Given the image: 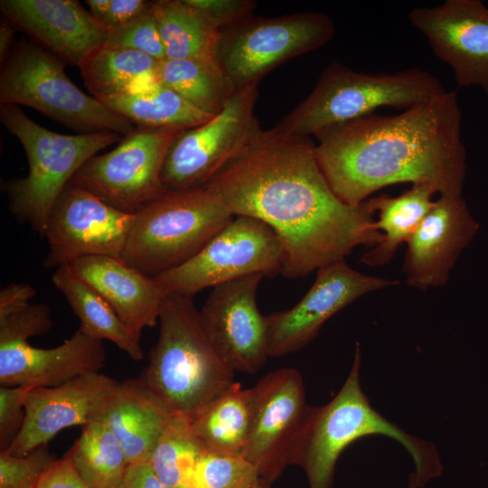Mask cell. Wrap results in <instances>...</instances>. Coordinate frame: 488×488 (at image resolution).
Masks as SVG:
<instances>
[{
    "label": "cell",
    "instance_id": "6da1fadb",
    "mask_svg": "<svg viewBox=\"0 0 488 488\" xmlns=\"http://www.w3.org/2000/svg\"><path fill=\"white\" fill-rule=\"evenodd\" d=\"M310 137L262 127L204 186L234 216L269 225L285 249L281 275L305 277L344 260L355 248H372L381 233L373 227L368 200L343 202L332 190Z\"/></svg>",
    "mask_w": 488,
    "mask_h": 488
},
{
    "label": "cell",
    "instance_id": "7a4b0ae2",
    "mask_svg": "<svg viewBox=\"0 0 488 488\" xmlns=\"http://www.w3.org/2000/svg\"><path fill=\"white\" fill-rule=\"evenodd\" d=\"M455 91L381 116L371 114L328 127L314 152L333 192L359 206L396 183H426L440 196H462L466 151Z\"/></svg>",
    "mask_w": 488,
    "mask_h": 488
},
{
    "label": "cell",
    "instance_id": "3957f363",
    "mask_svg": "<svg viewBox=\"0 0 488 488\" xmlns=\"http://www.w3.org/2000/svg\"><path fill=\"white\" fill-rule=\"evenodd\" d=\"M361 362L357 343L351 371L338 393L326 405L311 407L296 441L290 465L304 470L309 488H332L342 453L361 437L381 435L406 448L415 465V483L422 488L443 473L438 452L433 443L408 434L371 407L361 387Z\"/></svg>",
    "mask_w": 488,
    "mask_h": 488
},
{
    "label": "cell",
    "instance_id": "277c9868",
    "mask_svg": "<svg viewBox=\"0 0 488 488\" xmlns=\"http://www.w3.org/2000/svg\"><path fill=\"white\" fill-rule=\"evenodd\" d=\"M158 322L139 380L171 416L191 418L234 382L235 371L210 340L192 296H167Z\"/></svg>",
    "mask_w": 488,
    "mask_h": 488
},
{
    "label": "cell",
    "instance_id": "5b68a950",
    "mask_svg": "<svg viewBox=\"0 0 488 488\" xmlns=\"http://www.w3.org/2000/svg\"><path fill=\"white\" fill-rule=\"evenodd\" d=\"M445 91L435 75L420 68L368 74L332 62L312 92L273 129L285 136L310 137L380 108L407 109Z\"/></svg>",
    "mask_w": 488,
    "mask_h": 488
},
{
    "label": "cell",
    "instance_id": "8992f818",
    "mask_svg": "<svg viewBox=\"0 0 488 488\" xmlns=\"http://www.w3.org/2000/svg\"><path fill=\"white\" fill-rule=\"evenodd\" d=\"M0 121L22 144L29 172L5 186L14 217L44 237L49 214L77 171L97 153L121 140L100 131L63 135L33 121L18 106L0 104Z\"/></svg>",
    "mask_w": 488,
    "mask_h": 488
},
{
    "label": "cell",
    "instance_id": "52a82bcc",
    "mask_svg": "<svg viewBox=\"0 0 488 488\" xmlns=\"http://www.w3.org/2000/svg\"><path fill=\"white\" fill-rule=\"evenodd\" d=\"M234 217L205 186L165 192L136 214L121 259L155 277L193 258Z\"/></svg>",
    "mask_w": 488,
    "mask_h": 488
},
{
    "label": "cell",
    "instance_id": "ba28073f",
    "mask_svg": "<svg viewBox=\"0 0 488 488\" xmlns=\"http://www.w3.org/2000/svg\"><path fill=\"white\" fill-rule=\"evenodd\" d=\"M65 63L32 40L20 39L1 63L0 104L23 105L79 131L129 134L134 125L67 76Z\"/></svg>",
    "mask_w": 488,
    "mask_h": 488
},
{
    "label": "cell",
    "instance_id": "9c48e42d",
    "mask_svg": "<svg viewBox=\"0 0 488 488\" xmlns=\"http://www.w3.org/2000/svg\"><path fill=\"white\" fill-rule=\"evenodd\" d=\"M334 34L333 19L317 11L250 15L221 31L215 57L239 90L258 85L281 63L324 47Z\"/></svg>",
    "mask_w": 488,
    "mask_h": 488
},
{
    "label": "cell",
    "instance_id": "30bf717a",
    "mask_svg": "<svg viewBox=\"0 0 488 488\" xmlns=\"http://www.w3.org/2000/svg\"><path fill=\"white\" fill-rule=\"evenodd\" d=\"M285 249L264 221L239 215L193 258L155 278L169 295L192 296L206 287L252 274H281Z\"/></svg>",
    "mask_w": 488,
    "mask_h": 488
},
{
    "label": "cell",
    "instance_id": "8fae6325",
    "mask_svg": "<svg viewBox=\"0 0 488 488\" xmlns=\"http://www.w3.org/2000/svg\"><path fill=\"white\" fill-rule=\"evenodd\" d=\"M183 131L137 126L114 149L88 160L70 183L117 210L136 214L166 192L161 179L164 161Z\"/></svg>",
    "mask_w": 488,
    "mask_h": 488
},
{
    "label": "cell",
    "instance_id": "7c38bea8",
    "mask_svg": "<svg viewBox=\"0 0 488 488\" xmlns=\"http://www.w3.org/2000/svg\"><path fill=\"white\" fill-rule=\"evenodd\" d=\"M258 85L236 91L223 110L183 131L165 155L161 179L166 192L204 186L261 128L255 117Z\"/></svg>",
    "mask_w": 488,
    "mask_h": 488
},
{
    "label": "cell",
    "instance_id": "4fadbf2b",
    "mask_svg": "<svg viewBox=\"0 0 488 488\" xmlns=\"http://www.w3.org/2000/svg\"><path fill=\"white\" fill-rule=\"evenodd\" d=\"M251 389L252 418L243 457L260 478L273 483L290 465L311 406L306 402L303 377L293 367L269 371Z\"/></svg>",
    "mask_w": 488,
    "mask_h": 488
},
{
    "label": "cell",
    "instance_id": "5bb4252c",
    "mask_svg": "<svg viewBox=\"0 0 488 488\" xmlns=\"http://www.w3.org/2000/svg\"><path fill=\"white\" fill-rule=\"evenodd\" d=\"M135 220L136 214L69 183L47 220L44 237L49 253L43 266L58 268L92 256L121 258Z\"/></svg>",
    "mask_w": 488,
    "mask_h": 488
},
{
    "label": "cell",
    "instance_id": "9a60e30c",
    "mask_svg": "<svg viewBox=\"0 0 488 488\" xmlns=\"http://www.w3.org/2000/svg\"><path fill=\"white\" fill-rule=\"evenodd\" d=\"M399 283L362 274L344 260L318 269L314 284L294 307L266 315L269 357H282L301 350L337 312L369 293Z\"/></svg>",
    "mask_w": 488,
    "mask_h": 488
},
{
    "label": "cell",
    "instance_id": "2e32d148",
    "mask_svg": "<svg viewBox=\"0 0 488 488\" xmlns=\"http://www.w3.org/2000/svg\"><path fill=\"white\" fill-rule=\"evenodd\" d=\"M264 277L252 274L212 287L199 310L210 340L235 372L254 374L269 358L267 318L256 297Z\"/></svg>",
    "mask_w": 488,
    "mask_h": 488
},
{
    "label": "cell",
    "instance_id": "e0dca14e",
    "mask_svg": "<svg viewBox=\"0 0 488 488\" xmlns=\"http://www.w3.org/2000/svg\"><path fill=\"white\" fill-rule=\"evenodd\" d=\"M410 24L446 63L458 87H479L488 95V7L480 0H446L409 11Z\"/></svg>",
    "mask_w": 488,
    "mask_h": 488
},
{
    "label": "cell",
    "instance_id": "ac0fdd59",
    "mask_svg": "<svg viewBox=\"0 0 488 488\" xmlns=\"http://www.w3.org/2000/svg\"><path fill=\"white\" fill-rule=\"evenodd\" d=\"M120 381L100 372L88 373L61 385L35 388L25 398V419L9 447L22 456L47 444L61 430L98 421Z\"/></svg>",
    "mask_w": 488,
    "mask_h": 488
},
{
    "label": "cell",
    "instance_id": "d6986e66",
    "mask_svg": "<svg viewBox=\"0 0 488 488\" xmlns=\"http://www.w3.org/2000/svg\"><path fill=\"white\" fill-rule=\"evenodd\" d=\"M478 230L463 196H440L407 242V284L422 291L444 286Z\"/></svg>",
    "mask_w": 488,
    "mask_h": 488
},
{
    "label": "cell",
    "instance_id": "ffe728a7",
    "mask_svg": "<svg viewBox=\"0 0 488 488\" xmlns=\"http://www.w3.org/2000/svg\"><path fill=\"white\" fill-rule=\"evenodd\" d=\"M0 11L30 40L79 68L105 42L104 27L76 0H1Z\"/></svg>",
    "mask_w": 488,
    "mask_h": 488
},
{
    "label": "cell",
    "instance_id": "44dd1931",
    "mask_svg": "<svg viewBox=\"0 0 488 488\" xmlns=\"http://www.w3.org/2000/svg\"><path fill=\"white\" fill-rule=\"evenodd\" d=\"M107 361L102 341L80 328L54 348L28 342L0 346V385L25 389L61 385L88 373L100 372Z\"/></svg>",
    "mask_w": 488,
    "mask_h": 488
},
{
    "label": "cell",
    "instance_id": "7402d4cb",
    "mask_svg": "<svg viewBox=\"0 0 488 488\" xmlns=\"http://www.w3.org/2000/svg\"><path fill=\"white\" fill-rule=\"evenodd\" d=\"M69 266L103 296L138 340L145 328L159 321L168 294L155 277L121 258L105 256L81 258Z\"/></svg>",
    "mask_w": 488,
    "mask_h": 488
},
{
    "label": "cell",
    "instance_id": "603a6c76",
    "mask_svg": "<svg viewBox=\"0 0 488 488\" xmlns=\"http://www.w3.org/2000/svg\"><path fill=\"white\" fill-rule=\"evenodd\" d=\"M171 417L136 378L119 382L98 421L114 432L132 465L149 462Z\"/></svg>",
    "mask_w": 488,
    "mask_h": 488
},
{
    "label": "cell",
    "instance_id": "cb8c5ba5",
    "mask_svg": "<svg viewBox=\"0 0 488 488\" xmlns=\"http://www.w3.org/2000/svg\"><path fill=\"white\" fill-rule=\"evenodd\" d=\"M252 389L234 381L189 418L207 453L243 456L251 424Z\"/></svg>",
    "mask_w": 488,
    "mask_h": 488
},
{
    "label": "cell",
    "instance_id": "d4e9b609",
    "mask_svg": "<svg viewBox=\"0 0 488 488\" xmlns=\"http://www.w3.org/2000/svg\"><path fill=\"white\" fill-rule=\"evenodd\" d=\"M435 193L436 190L428 184L414 183L398 196L380 194L367 199L374 213H378L373 227L381 238L361 255V262L369 267L389 263L433 208Z\"/></svg>",
    "mask_w": 488,
    "mask_h": 488
},
{
    "label": "cell",
    "instance_id": "484cf974",
    "mask_svg": "<svg viewBox=\"0 0 488 488\" xmlns=\"http://www.w3.org/2000/svg\"><path fill=\"white\" fill-rule=\"evenodd\" d=\"M159 64L144 52L104 42L80 69L86 88L101 101L159 81Z\"/></svg>",
    "mask_w": 488,
    "mask_h": 488
},
{
    "label": "cell",
    "instance_id": "4316f807",
    "mask_svg": "<svg viewBox=\"0 0 488 488\" xmlns=\"http://www.w3.org/2000/svg\"><path fill=\"white\" fill-rule=\"evenodd\" d=\"M52 281L80 319V330L94 339L113 343L134 361L144 359L140 340L103 296L76 275L69 265L56 268Z\"/></svg>",
    "mask_w": 488,
    "mask_h": 488
},
{
    "label": "cell",
    "instance_id": "83f0119b",
    "mask_svg": "<svg viewBox=\"0 0 488 488\" xmlns=\"http://www.w3.org/2000/svg\"><path fill=\"white\" fill-rule=\"evenodd\" d=\"M100 102L141 127L186 130L214 117L196 108L161 81Z\"/></svg>",
    "mask_w": 488,
    "mask_h": 488
},
{
    "label": "cell",
    "instance_id": "f1b7e54d",
    "mask_svg": "<svg viewBox=\"0 0 488 488\" xmlns=\"http://www.w3.org/2000/svg\"><path fill=\"white\" fill-rule=\"evenodd\" d=\"M158 80L196 108L215 116L236 93V89L215 57L164 60Z\"/></svg>",
    "mask_w": 488,
    "mask_h": 488
},
{
    "label": "cell",
    "instance_id": "f546056e",
    "mask_svg": "<svg viewBox=\"0 0 488 488\" xmlns=\"http://www.w3.org/2000/svg\"><path fill=\"white\" fill-rule=\"evenodd\" d=\"M153 9L166 59L215 57L221 32L187 0L153 1Z\"/></svg>",
    "mask_w": 488,
    "mask_h": 488
},
{
    "label": "cell",
    "instance_id": "4dcf8cb0",
    "mask_svg": "<svg viewBox=\"0 0 488 488\" xmlns=\"http://www.w3.org/2000/svg\"><path fill=\"white\" fill-rule=\"evenodd\" d=\"M68 454L89 488H117L128 467L120 441L102 421L83 426Z\"/></svg>",
    "mask_w": 488,
    "mask_h": 488
},
{
    "label": "cell",
    "instance_id": "1f68e13d",
    "mask_svg": "<svg viewBox=\"0 0 488 488\" xmlns=\"http://www.w3.org/2000/svg\"><path fill=\"white\" fill-rule=\"evenodd\" d=\"M204 452L189 418L172 416L148 464L167 488H191L195 465Z\"/></svg>",
    "mask_w": 488,
    "mask_h": 488
},
{
    "label": "cell",
    "instance_id": "d6a6232c",
    "mask_svg": "<svg viewBox=\"0 0 488 488\" xmlns=\"http://www.w3.org/2000/svg\"><path fill=\"white\" fill-rule=\"evenodd\" d=\"M259 478L246 458L204 452L199 458L191 488H248Z\"/></svg>",
    "mask_w": 488,
    "mask_h": 488
},
{
    "label": "cell",
    "instance_id": "836d02e7",
    "mask_svg": "<svg viewBox=\"0 0 488 488\" xmlns=\"http://www.w3.org/2000/svg\"><path fill=\"white\" fill-rule=\"evenodd\" d=\"M105 42L144 52L160 61L166 59L153 2L147 11L129 23L106 30Z\"/></svg>",
    "mask_w": 488,
    "mask_h": 488
},
{
    "label": "cell",
    "instance_id": "e575fe53",
    "mask_svg": "<svg viewBox=\"0 0 488 488\" xmlns=\"http://www.w3.org/2000/svg\"><path fill=\"white\" fill-rule=\"evenodd\" d=\"M52 325L50 308L44 304L28 303L0 313V346L27 342L48 333Z\"/></svg>",
    "mask_w": 488,
    "mask_h": 488
},
{
    "label": "cell",
    "instance_id": "d590c367",
    "mask_svg": "<svg viewBox=\"0 0 488 488\" xmlns=\"http://www.w3.org/2000/svg\"><path fill=\"white\" fill-rule=\"evenodd\" d=\"M56 460L47 446H42L25 455L0 452V488H34L38 481Z\"/></svg>",
    "mask_w": 488,
    "mask_h": 488
},
{
    "label": "cell",
    "instance_id": "8d00e7d4",
    "mask_svg": "<svg viewBox=\"0 0 488 488\" xmlns=\"http://www.w3.org/2000/svg\"><path fill=\"white\" fill-rule=\"evenodd\" d=\"M29 389L0 387V450H6L21 431L25 419Z\"/></svg>",
    "mask_w": 488,
    "mask_h": 488
},
{
    "label": "cell",
    "instance_id": "74e56055",
    "mask_svg": "<svg viewBox=\"0 0 488 488\" xmlns=\"http://www.w3.org/2000/svg\"><path fill=\"white\" fill-rule=\"evenodd\" d=\"M145 0H87L92 16L108 29L120 27L136 18L152 6Z\"/></svg>",
    "mask_w": 488,
    "mask_h": 488
},
{
    "label": "cell",
    "instance_id": "f35d334b",
    "mask_svg": "<svg viewBox=\"0 0 488 488\" xmlns=\"http://www.w3.org/2000/svg\"><path fill=\"white\" fill-rule=\"evenodd\" d=\"M200 10L221 32L252 15L257 2L252 0H187Z\"/></svg>",
    "mask_w": 488,
    "mask_h": 488
},
{
    "label": "cell",
    "instance_id": "ab89813d",
    "mask_svg": "<svg viewBox=\"0 0 488 488\" xmlns=\"http://www.w3.org/2000/svg\"><path fill=\"white\" fill-rule=\"evenodd\" d=\"M34 488H89L76 471L67 453L54 460Z\"/></svg>",
    "mask_w": 488,
    "mask_h": 488
},
{
    "label": "cell",
    "instance_id": "60d3db41",
    "mask_svg": "<svg viewBox=\"0 0 488 488\" xmlns=\"http://www.w3.org/2000/svg\"><path fill=\"white\" fill-rule=\"evenodd\" d=\"M117 488H167L148 463L128 465Z\"/></svg>",
    "mask_w": 488,
    "mask_h": 488
},
{
    "label": "cell",
    "instance_id": "b9f144b4",
    "mask_svg": "<svg viewBox=\"0 0 488 488\" xmlns=\"http://www.w3.org/2000/svg\"><path fill=\"white\" fill-rule=\"evenodd\" d=\"M36 290L27 283H12L0 292V313H6L30 303Z\"/></svg>",
    "mask_w": 488,
    "mask_h": 488
},
{
    "label": "cell",
    "instance_id": "7bdbcfd3",
    "mask_svg": "<svg viewBox=\"0 0 488 488\" xmlns=\"http://www.w3.org/2000/svg\"><path fill=\"white\" fill-rule=\"evenodd\" d=\"M16 28L5 17L0 22V61L3 63L14 47Z\"/></svg>",
    "mask_w": 488,
    "mask_h": 488
},
{
    "label": "cell",
    "instance_id": "ee69618b",
    "mask_svg": "<svg viewBox=\"0 0 488 488\" xmlns=\"http://www.w3.org/2000/svg\"><path fill=\"white\" fill-rule=\"evenodd\" d=\"M248 488H273V487H272V483L259 477L254 483H252Z\"/></svg>",
    "mask_w": 488,
    "mask_h": 488
},
{
    "label": "cell",
    "instance_id": "f6af8a7d",
    "mask_svg": "<svg viewBox=\"0 0 488 488\" xmlns=\"http://www.w3.org/2000/svg\"><path fill=\"white\" fill-rule=\"evenodd\" d=\"M407 488H418V486H417V484L415 483L414 476H413L412 473L408 476V482Z\"/></svg>",
    "mask_w": 488,
    "mask_h": 488
}]
</instances>
